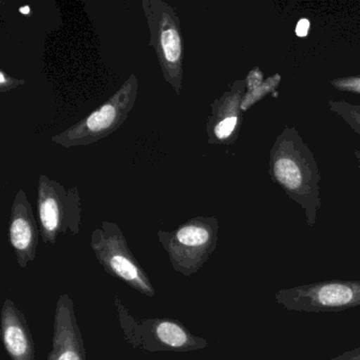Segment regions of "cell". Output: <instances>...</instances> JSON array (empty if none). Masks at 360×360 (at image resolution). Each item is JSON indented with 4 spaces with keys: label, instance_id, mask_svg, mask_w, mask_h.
<instances>
[{
    "label": "cell",
    "instance_id": "1",
    "mask_svg": "<svg viewBox=\"0 0 360 360\" xmlns=\"http://www.w3.org/2000/svg\"><path fill=\"white\" fill-rule=\"evenodd\" d=\"M271 181L298 204L313 227L321 207L320 174L315 155L295 127L285 126L269 151Z\"/></svg>",
    "mask_w": 360,
    "mask_h": 360
},
{
    "label": "cell",
    "instance_id": "2",
    "mask_svg": "<svg viewBox=\"0 0 360 360\" xmlns=\"http://www.w3.org/2000/svg\"><path fill=\"white\" fill-rule=\"evenodd\" d=\"M115 309L124 340L138 351L187 353L201 351L210 345L207 339L193 334L176 318L136 317L119 296H115Z\"/></svg>",
    "mask_w": 360,
    "mask_h": 360
},
{
    "label": "cell",
    "instance_id": "3",
    "mask_svg": "<svg viewBox=\"0 0 360 360\" xmlns=\"http://www.w3.org/2000/svg\"><path fill=\"white\" fill-rule=\"evenodd\" d=\"M220 223L216 217H195L174 231H158L160 244L176 273L191 277L210 260L218 246Z\"/></svg>",
    "mask_w": 360,
    "mask_h": 360
},
{
    "label": "cell",
    "instance_id": "4",
    "mask_svg": "<svg viewBox=\"0 0 360 360\" xmlns=\"http://www.w3.org/2000/svg\"><path fill=\"white\" fill-rule=\"evenodd\" d=\"M142 7L150 33L149 47L155 50L166 83L180 96L185 58L180 18L174 7L163 0H143Z\"/></svg>",
    "mask_w": 360,
    "mask_h": 360
},
{
    "label": "cell",
    "instance_id": "5",
    "mask_svg": "<svg viewBox=\"0 0 360 360\" xmlns=\"http://www.w3.org/2000/svg\"><path fill=\"white\" fill-rule=\"evenodd\" d=\"M138 90L139 79L132 73L110 98L75 125L52 136L51 142L72 148L94 144L110 136L125 123L136 105Z\"/></svg>",
    "mask_w": 360,
    "mask_h": 360
},
{
    "label": "cell",
    "instance_id": "6",
    "mask_svg": "<svg viewBox=\"0 0 360 360\" xmlns=\"http://www.w3.org/2000/svg\"><path fill=\"white\" fill-rule=\"evenodd\" d=\"M90 246L96 260L110 277L144 296H155V288L148 274L132 254L117 223L103 221L101 226L92 231Z\"/></svg>",
    "mask_w": 360,
    "mask_h": 360
},
{
    "label": "cell",
    "instance_id": "7",
    "mask_svg": "<svg viewBox=\"0 0 360 360\" xmlns=\"http://www.w3.org/2000/svg\"><path fill=\"white\" fill-rule=\"evenodd\" d=\"M37 221L45 244L56 245L60 236L81 231L82 205L79 187L66 189L58 181L39 174L37 186Z\"/></svg>",
    "mask_w": 360,
    "mask_h": 360
},
{
    "label": "cell",
    "instance_id": "8",
    "mask_svg": "<svg viewBox=\"0 0 360 360\" xmlns=\"http://www.w3.org/2000/svg\"><path fill=\"white\" fill-rule=\"evenodd\" d=\"M275 301L288 311H341L360 307V280H330L283 288Z\"/></svg>",
    "mask_w": 360,
    "mask_h": 360
},
{
    "label": "cell",
    "instance_id": "9",
    "mask_svg": "<svg viewBox=\"0 0 360 360\" xmlns=\"http://www.w3.org/2000/svg\"><path fill=\"white\" fill-rule=\"evenodd\" d=\"M245 92V79H237L227 91L212 103V111L206 123L208 144L217 146L235 144L243 122L241 103Z\"/></svg>",
    "mask_w": 360,
    "mask_h": 360
},
{
    "label": "cell",
    "instance_id": "10",
    "mask_svg": "<svg viewBox=\"0 0 360 360\" xmlns=\"http://www.w3.org/2000/svg\"><path fill=\"white\" fill-rule=\"evenodd\" d=\"M51 342L47 360H87L75 302L68 294L60 295L56 301Z\"/></svg>",
    "mask_w": 360,
    "mask_h": 360
},
{
    "label": "cell",
    "instance_id": "11",
    "mask_svg": "<svg viewBox=\"0 0 360 360\" xmlns=\"http://www.w3.org/2000/svg\"><path fill=\"white\" fill-rule=\"evenodd\" d=\"M8 236L18 266L26 269L30 263L34 262L41 233L32 205L24 189H20L14 197Z\"/></svg>",
    "mask_w": 360,
    "mask_h": 360
},
{
    "label": "cell",
    "instance_id": "12",
    "mask_svg": "<svg viewBox=\"0 0 360 360\" xmlns=\"http://www.w3.org/2000/svg\"><path fill=\"white\" fill-rule=\"evenodd\" d=\"M0 330L6 353L11 360H35L37 349L28 318L12 299L4 301Z\"/></svg>",
    "mask_w": 360,
    "mask_h": 360
},
{
    "label": "cell",
    "instance_id": "13",
    "mask_svg": "<svg viewBox=\"0 0 360 360\" xmlns=\"http://www.w3.org/2000/svg\"><path fill=\"white\" fill-rule=\"evenodd\" d=\"M328 106L360 136V105L352 104L347 101H328Z\"/></svg>",
    "mask_w": 360,
    "mask_h": 360
},
{
    "label": "cell",
    "instance_id": "14",
    "mask_svg": "<svg viewBox=\"0 0 360 360\" xmlns=\"http://www.w3.org/2000/svg\"><path fill=\"white\" fill-rule=\"evenodd\" d=\"M280 82H281V77H280L279 73H277L273 77H267L263 82L262 85L259 86L254 91L248 92V94L245 92L241 103L242 112H245L248 109L252 108L256 103L262 100L267 94H274V96H275L276 89L279 86Z\"/></svg>",
    "mask_w": 360,
    "mask_h": 360
},
{
    "label": "cell",
    "instance_id": "15",
    "mask_svg": "<svg viewBox=\"0 0 360 360\" xmlns=\"http://www.w3.org/2000/svg\"><path fill=\"white\" fill-rule=\"evenodd\" d=\"M330 85L339 91L349 92L360 96V75L338 77L330 81Z\"/></svg>",
    "mask_w": 360,
    "mask_h": 360
},
{
    "label": "cell",
    "instance_id": "16",
    "mask_svg": "<svg viewBox=\"0 0 360 360\" xmlns=\"http://www.w3.org/2000/svg\"><path fill=\"white\" fill-rule=\"evenodd\" d=\"M26 79H15L6 72L5 69H0V92L1 94H8L20 86L26 85Z\"/></svg>",
    "mask_w": 360,
    "mask_h": 360
},
{
    "label": "cell",
    "instance_id": "17",
    "mask_svg": "<svg viewBox=\"0 0 360 360\" xmlns=\"http://www.w3.org/2000/svg\"><path fill=\"white\" fill-rule=\"evenodd\" d=\"M264 81V75H263L262 71H261L258 67H255L254 69H252V70L248 72V77H246L245 79L246 94L254 91L256 88L262 85Z\"/></svg>",
    "mask_w": 360,
    "mask_h": 360
},
{
    "label": "cell",
    "instance_id": "18",
    "mask_svg": "<svg viewBox=\"0 0 360 360\" xmlns=\"http://www.w3.org/2000/svg\"><path fill=\"white\" fill-rule=\"evenodd\" d=\"M330 360H360V347L345 352V353L332 358Z\"/></svg>",
    "mask_w": 360,
    "mask_h": 360
},
{
    "label": "cell",
    "instance_id": "19",
    "mask_svg": "<svg viewBox=\"0 0 360 360\" xmlns=\"http://www.w3.org/2000/svg\"><path fill=\"white\" fill-rule=\"evenodd\" d=\"M309 20L307 18H302L299 20L296 26V35L298 37H305L309 32Z\"/></svg>",
    "mask_w": 360,
    "mask_h": 360
},
{
    "label": "cell",
    "instance_id": "20",
    "mask_svg": "<svg viewBox=\"0 0 360 360\" xmlns=\"http://www.w3.org/2000/svg\"><path fill=\"white\" fill-rule=\"evenodd\" d=\"M354 155H355L356 162H357L358 164V172H359L360 176V151L355 149V150H354Z\"/></svg>",
    "mask_w": 360,
    "mask_h": 360
},
{
    "label": "cell",
    "instance_id": "21",
    "mask_svg": "<svg viewBox=\"0 0 360 360\" xmlns=\"http://www.w3.org/2000/svg\"><path fill=\"white\" fill-rule=\"evenodd\" d=\"M239 360H248V359H239Z\"/></svg>",
    "mask_w": 360,
    "mask_h": 360
}]
</instances>
